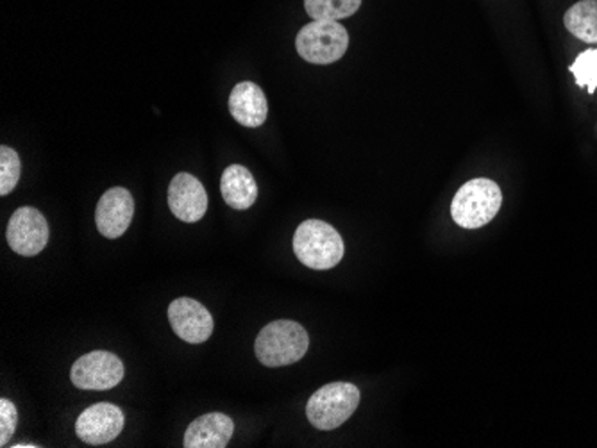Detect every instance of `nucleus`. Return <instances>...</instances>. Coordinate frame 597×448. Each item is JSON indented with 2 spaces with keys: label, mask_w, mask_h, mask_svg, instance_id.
<instances>
[{
  "label": "nucleus",
  "mask_w": 597,
  "mask_h": 448,
  "mask_svg": "<svg viewBox=\"0 0 597 448\" xmlns=\"http://www.w3.org/2000/svg\"><path fill=\"white\" fill-rule=\"evenodd\" d=\"M19 424V413L10 400H0V447H8Z\"/></svg>",
  "instance_id": "6ab92c4d"
},
{
  "label": "nucleus",
  "mask_w": 597,
  "mask_h": 448,
  "mask_svg": "<svg viewBox=\"0 0 597 448\" xmlns=\"http://www.w3.org/2000/svg\"><path fill=\"white\" fill-rule=\"evenodd\" d=\"M22 165L16 150L2 145L0 147V195H10L21 179Z\"/></svg>",
  "instance_id": "a211bd4d"
},
{
  "label": "nucleus",
  "mask_w": 597,
  "mask_h": 448,
  "mask_svg": "<svg viewBox=\"0 0 597 448\" xmlns=\"http://www.w3.org/2000/svg\"><path fill=\"white\" fill-rule=\"evenodd\" d=\"M563 24L577 40L597 45V0H580L571 5Z\"/></svg>",
  "instance_id": "2eb2a0df"
},
{
  "label": "nucleus",
  "mask_w": 597,
  "mask_h": 448,
  "mask_svg": "<svg viewBox=\"0 0 597 448\" xmlns=\"http://www.w3.org/2000/svg\"><path fill=\"white\" fill-rule=\"evenodd\" d=\"M49 223L35 207H19L10 223L5 238L11 251L24 257L38 256L49 243Z\"/></svg>",
  "instance_id": "0eeeda50"
},
{
  "label": "nucleus",
  "mask_w": 597,
  "mask_h": 448,
  "mask_svg": "<svg viewBox=\"0 0 597 448\" xmlns=\"http://www.w3.org/2000/svg\"><path fill=\"white\" fill-rule=\"evenodd\" d=\"M503 204L501 187L490 179H473L459 187L451 203L454 223L464 229H479L498 217Z\"/></svg>",
  "instance_id": "f03ea898"
},
{
  "label": "nucleus",
  "mask_w": 597,
  "mask_h": 448,
  "mask_svg": "<svg viewBox=\"0 0 597 448\" xmlns=\"http://www.w3.org/2000/svg\"><path fill=\"white\" fill-rule=\"evenodd\" d=\"M133 195L126 187H109L95 209L97 231L109 240L120 238L133 222Z\"/></svg>",
  "instance_id": "9d476101"
},
{
  "label": "nucleus",
  "mask_w": 597,
  "mask_h": 448,
  "mask_svg": "<svg viewBox=\"0 0 597 448\" xmlns=\"http://www.w3.org/2000/svg\"><path fill=\"white\" fill-rule=\"evenodd\" d=\"M297 52L313 64H330L344 58L349 47V35L341 22L311 21L296 38Z\"/></svg>",
  "instance_id": "39448f33"
},
{
  "label": "nucleus",
  "mask_w": 597,
  "mask_h": 448,
  "mask_svg": "<svg viewBox=\"0 0 597 448\" xmlns=\"http://www.w3.org/2000/svg\"><path fill=\"white\" fill-rule=\"evenodd\" d=\"M126 414L119 405L99 402L84 409L75 422V433L86 445H106L124 431Z\"/></svg>",
  "instance_id": "6e6552de"
},
{
  "label": "nucleus",
  "mask_w": 597,
  "mask_h": 448,
  "mask_svg": "<svg viewBox=\"0 0 597 448\" xmlns=\"http://www.w3.org/2000/svg\"><path fill=\"white\" fill-rule=\"evenodd\" d=\"M13 448H36L38 445H29V444H19V445H11Z\"/></svg>",
  "instance_id": "aec40b11"
},
{
  "label": "nucleus",
  "mask_w": 597,
  "mask_h": 448,
  "mask_svg": "<svg viewBox=\"0 0 597 448\" xmlns=\"http://www.w3.org/2000/svg\"><path fill=\"white\" fill-rule=\"evenodd\" d=\"M310 347L307 329L294 320H276L263 327L258 335V360L268 368L294 365L301 361Z\"/></svg>",
  "instance_id": "f257e3e1"
},
{
  "label": "nucleus",
  "mask_w": 597,
  "mask_h": 448,
  "mask_svg": "<svg viewBox=\"0 0 597 448\" xmlns=\"http://www.w3.org/2000/svg\"><path fill=\"white\" fill-rule=\"evenodd\" d=\"M124 365L117 355L106 350H95L75 361L70 379L80 389H111L124 379Z\"/></svg>",
  "instance_id": "423d86ee"
},
{
  "label": "nucleus",
  "mask_w": 597,
  "mask_h": 448,
  "mask_svg": "<svg viewBox=\"0 0 597 448\" xmlns=\"http://www.w3.org/2000/svg\"><path fill=\"white\" fill-rule=\"evenodd\" d=\"M235 433L227 414L210 413L193 420L184 433V448H226Z\"/></svg>",
  "instance_id": "f8f14e48"
},
{
  "label": "nucleus",
  "mask_w": 597,
  "mask_h": 448,
  "mask_svg": "<svg viewBox=\"0 0 597 448\" xmlns=\"http://www.w3.org/2000/svg\"><path fill=\"white\" fill-rule=\"evenodd\" d=\"M358 404L360 389L349 383H331L311 395L307 416L319 431H335L355 414Z\"/></svg>",
  "instance_id": "20e7f679"
},
{
  "label": "nucleus",
  "mask_w": 597,
  "mask_h": 448,
  "mask_svg": "<svg viewBox=\"0 0 597 448\" xmlns=\"http://www.w3.org/2000/svg\"><path fill=\"white\" fill-rule=\"evenodd\" d=\"M168 322L174 332L192 346L210 340L213 335V316L201 302L193 299H176L168 306Z\"/></svg>",
  "instance_id": "1a4fd4ad"
},
{
  "label": "nucleus",
  "mask_w": 597,
  "mask_h": 448,
  "mask_svg": "<svg viewBox=\"0 0 597 448\" xmlns=\"http://www.w3.org/2000/svg\"><path fill=\"white\" fill-rule=\"evenodd\" d=\"M229 111L243 128H260L268 117L267 97L258 84L238 83L229 95Z\"/></svg>",
  "instance_id": "ddd939ff"
},
{
  "label": "nucleus",
  "mask_w": 597,
  "mask_h": 448,
  "mask_svg": "<svg viewBox=\"0 0 597 448\" xmlns=\"http://www.w3.org/2000/svg\"><path fill=\"white\" fill-rule=\"evenodd\" d=\"M168 207L179 220L199 222L207 211V193L203 183L190 173H178L168 186Z\"/></svg>",
  "instance_id": "9b49d317"
},
{
  "label": "nucleus",
  "mask_w": 597,
  "mask_h": 448,
  "mask_svg": "<svg viewBox=\"0 0 597 448\" xmlns=\"http://www.w3.org/2000/svg\"><path fill=\"white\" fill-rule=\"evenodd\" d=\"M220 192L227 206L238 211L249 209L256 203L258 186L252 173L242 165H231L224 170Z\"/></svg>",
  "instance_id": "4468645a"
},
{
  "label": "nucleus",
  "mask_w": 597,
  "mask_h": 448,
  "mask_svg": "<svg viewBox=\"0 0 597 448\" xmlns=\"http://www.w3.org/2000/svg\"><path fill=\"white\" fill-rule=\"evenodd\" d=\"M361 0H305L311 21H336L349 19L360 10Z\"/></svg>",
  "instance_id": "dca6fc26"
},
{
  "label": "nucleus",
  "mask_w": 597,
  "mask_h": 448,
  "mask_svg": "<svg viewBox=\"0 0 597 448\" xmlns=\"http://www.w3.org/2000/svg\"><path fill=\"white\" fill-rule=\"evenodd\" d=\"M297 259L311 270L335 268L344 257V240L335 227L322 220H307L294 234Z\"/></svg>",
  "instance_id": "7ed1b4c3"
},
{
  "label": "nucleus",
  "mask_w": 597,
  "mask_h": 448,
  "mask_svg": "<svg viewBox=\"0 0 597 448\" xmlns=\"http://www.w3.org/2000/svg\"><path fill=\"white\" fill-rule=\"evenodd\" d=\"M569 70L574 75L577 86L587 88L588 94L593 95L597 89V49H587L577 55L576 61Z\"/></svg>",
  "instance_id": "f3484780"
}]
</instances>
